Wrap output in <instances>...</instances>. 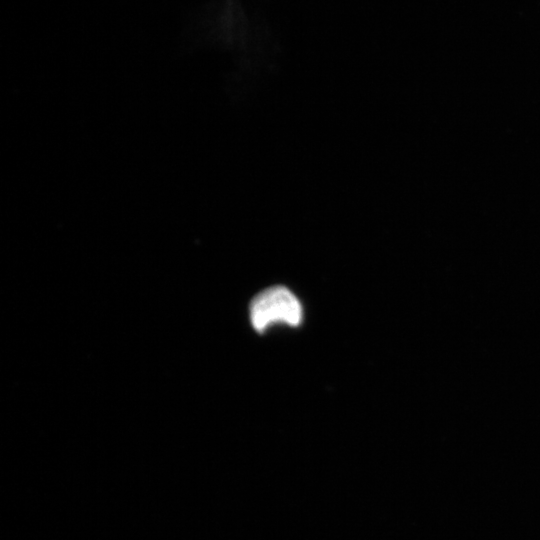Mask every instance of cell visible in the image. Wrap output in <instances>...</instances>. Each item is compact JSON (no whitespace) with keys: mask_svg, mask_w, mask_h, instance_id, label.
<instances>
[{"mask_svg":"<svg viewBox=\"0 0 540 540\" xmlns=\"http://www.w3.org/2000/svg\"><path fill=\"white\" fill-rule=\"evenodd\" d=\"M254 329L263 332L274 323L297 326L302 321V306L297 297L284 286H273L258 293L249 306Z\"/></svg>","mask_w":540,"mask_h":540,"instance_id":"1","label":"cell"}]
</instances>
